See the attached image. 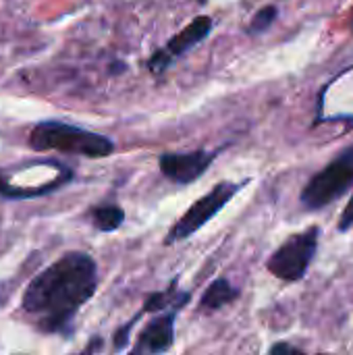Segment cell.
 I'll list each match as a JSON object with an SVG mask.
<instances>
[{
  "mask_svg": "<svg viewBox=\"0 0 353 355\" xmlns=\"http://www.w3.org/2000/svg\"><path fill=\"white\" fill-rule=\"evenodd\" d=\"M100 345H102V343H100V339L96 337V341H92V343H89V345L85 347V352H92V349H100Z\"/></svg>",
  "mask_w": 353,
  "mask_h": 355,
  "instance_id": "2e32d148",
  "label": "cell"
},
{
  "mask_svg": "<svg viewBox=\"0 0 353 355\" xmlns=\"http://www.w3.org/2000/svg\"><path fill=\"white\" fill-rule=\"evenodd\" d=\"M214 158H216V152H204V150L185 152V154H162L160 171L166 179L179 185H187L200 179L208 171V166L214 162Z\"/></svg>",
  "mask_w": 353,
  "mask_h": 355,
  "instance_id": "52a82bcc",
  "label": "cell"
},
{
  "mask_svg": "<svg viewBox=\"0 0 353 355\" xmlns=\"http://www.w3.org/2000/svg\"><path fill=\"white\" fill-rule=\"evenodd\" d=\"M353 225V196L352 200H350V204L345 206V210H343V214H341V218H339V231H350Z\"/></svg>",
  "mask_w": 353,
  "mask_h": 355,
  "instance_id": "5bb4252c",
  "label": "cell"
},
{
  "mask_svg": "<svg viewBox=\"0 0 353 355\" xmlns=\"http://www.w3.org/2000/svg\"><path fill=\"white\" fill-rule=\"evenodd\" d=\"M173 302V291H164V293H152L146 297L144 304V312H158L162 308H166Z\"/></svg>",
  "mask_w": 353,
  "mask_h": 355,
  "instance_id": "4fadbf2b",
  "label": "cell"
},
{
  "mask_svg": "<svg viewBox=\"0 0 353 355\" xmlns=\"http://www.w3.org/2000/svg\"><path fill=\"white\" fill-rule=\"evenodd\" d=\"M318 237L320 229L310 227L304 233H298L289 237L266 262V268L270 275H275L281 281H300L306 277L316 250H318Z\"/></svg>",
  "mask_w": 353,
  "mask_h": 355,
  "instance_id": "277c9868",
  "label": "cell"
},
{
  "mask_svg": "<svg viewBox=\"0 0 353 355\" xmlns=\"http://www.w3.org/2000/svg\"><path fill=\"white\" fill-rule=\"evenodd\" d=\"M237 297H239V291L227 279H216L204 291V295L200 300V306H202V310H208L210 312V310H218V308L231 304Z\"/></svg>",
  "mask_w": 353,
  "mask_h": 355,
  "instance_id": "30bf717a",
  "label": "cell"
},
{
  "mask_svg": "<svg viewBox=\"0 0 353 355\" xmlns=\"http://www.w3.org/2000/svg\"><path fill=\"white\" fill-rule=\"evenodd\" d=\"M33 152H62L85 158H106L114 152L112 139L62 121H40L27 139Z\"/></svg>",
  "mask_w": 353,
  "mask_h": 355,
  "instance_id": "7a4b0ae2",
  "label": "cell"
},
{
  "mask_svg": "<svg viewBox=\"0 0 353 355\" xmlns=\"http://www.w3.org/2000/svg\"><path fill=\"white\" fill-rule=\"evenodd\" d=\"M71 179H73L71 168H64L50 183H44L40 187H15V185H10L6 181V177L0 171V200H31V198H40V196H46V193L56 191L58 187H62Z\"/></svg>",
  "mask_w": 353,
  "mask_h": 355,
  "instance_id": "9c48e42d",
  "label": "cell"
},
{
  "mask_svg": "<svg viewBox=\"0 0 353 355\" xmlns=\"http://www.w3.org/2000/svg\"><path fill=\"white\" fill-rule=\"evenodd\" d=\"M212 31V19L202 15L196 17L185 29H181L177 35H173L169 40V44L160 50H156L150 58V71L160 75L175 58H179L181 54L189 52L193 46H198L200 42H204Z\"/></svg>",
  "mask_w": 353,
  "mask_h": 355,
  "instance_id": "8992f818",
  "label": "cell"
},
{
  "mask_svg": "<svg viewBox=\"0 0 353 355\" xmlns=\"http://www.w3.org/2000/svg\"><path fill=\"white\" fill-rule=\"evenodd\" d=\"M175 316L177 312L162 314L154 318L139 335L135 354H164L175 341Z\"/></svg>",
  "mask_w": 353,
  "mask_h": 355,
  "instance_id": "ba28073f",
  "label": "cell"
},
{
  "mask_svg": "<svg viewBox=\"0 0 353 355\" xmlns=\"http://www.w3.org/2000/svg\"><path fill=\"white\" fill-rule=\"evenodd\" d=\"M98 289V266L83 252H69L44 268L25 289L21 308L40 333L69 335L77 312Z\"/></svg>",
  "mask_w": 353,
  "mask_h": 355,
  "instance_id": "6da1fadb",
  "label": "cell"
},
{
  "mask_svg": "<svg viewBox=\"0 0 353 355\" xmlns=\"http://www.w3.org/2000/svg\"><path fill=\"white\" fill-rule=\"evenodd\" d=\"M270 352H273V354H291V352H293V354H300L302 349H300V347H293V345H287V343H279V345H273Z\"/></svg>",
  "mask_w": 353,
  "mask_h": 355,
  "instance_id": "9a60e30c",
  "label": "cell"
},
{
  "mask_svg": "<svg viewBox=\"0 0 353 355\" xmlns=\"http://www.w3.org/2000/svg\"><path fill=\"white\" fill-rule=\"evenodd\" d=\"M92 223L102 233H112L125 223V210L117 204H104L96 206L92 210Z\"/></svg>",
  "mask_w": 353,
  "mask_h": 355,
  "instance_id": "8fae6325",
  "label": "cell"
},
{
  "mask_svg": "<svg viewBox=\"0 0 353 355\" xmlns=\"http://www.w3.org/2000/svg\"><path fill=\"white\" fill-rule=\"evenodd\" d=\"M353 185V146L339 152L320 173H316L302 191V204L306 210H322L329 204L343 198Z\"/></svg>",
  "mask_w": 353,
  "mask_h": 355,
  "instance_id": "3957f363",
  "label": "cell"
},
{
  "mask_svg": "<svg viewBox=\"0 0 353 355\" xmlns=\"http://www.w3.org/2000/svg\"><path fill=\"white\" fill-rule=\"evenodd\" d=\"M279 17V10H277V6H273V4H268V6H262L254 17H252V23H250V33H262V31H266L273 23H275V19Z\"/></svg>",
  "mask_w": 353,
  "mask_h": 355,
  "instance_id": "7c38bea8",
  "label": "cell"
},
{
  "mask_svg": "<svg viewBox=\"0 0 353 355\" xmlns=\"http://www.w3.org/2000/svg\"><path fill=\"white\" fill-rule=\"evenodd\" d=\"M248 183V181H246ZM246 183H231V181H223L218 185H214L204 198H200L198 202H193V206L175 223V227L166 233L164 243L173 245L177 241H185L187 237H191L196 231H200L206 223H210L229 202L231 198H235V193L246 185Z\"/></svg>",
  "mask_w": 353,
  "mask_h": 355,
  "instance_id": "5b68a950",
  "label": "cell"
}]
</instances>
